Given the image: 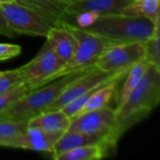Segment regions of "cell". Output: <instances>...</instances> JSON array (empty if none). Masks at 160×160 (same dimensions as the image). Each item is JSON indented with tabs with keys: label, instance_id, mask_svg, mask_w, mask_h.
Segmentation results:
<instances>
[{
	"label": "cell",
	"instance_id": "obj_23",
	"mask_svg": "<svg viewBox=\"0 0 160 160\" xmlns=\"http://www.w3.org/2000/svg\"><path fill=\"white\" fill-rule=\"evenodd\" d=\"M22 52V47L17 44L0 43V61H5L18 56Z\"/></svg>",
	"mask_w": 160,
	"mask_h": 160
},
{
	"label": "cell",
	"instance_id": "obj_5",
	"mask_svg": "<svg viewBox=\"0 0 160 160\" xmlns=\"http://www.w3.org/2000/svg\"><path fill=\"white\" fill-rule=\"evenodd\" d=\"M65 65L66 63L45 42L38 53L18 69L22 82L32 91L52 81Z\"/></svg>",
	"mask_w": 160,
	"mask_h": 160
},
{
	"label": "cell",
	"instance_id": "obj_7",
	"mask_svg": "<svg viewBox=\"0 0 160 160\" xmlns=\"http://www.w3.org/2000/svg\"><path fill=\"white\" fill-rule=\"evenodd\" d=\"M0 12L15 35L46 37L51 28L34 11L13 1L0 3Z\"/></svg>",
	"mask_w": 160,
	"mask_h": 160
},
{
	"label": "cell",
	"instance_id": "obj_6",
	"mask_svg": "<svg viewBox=\"0 0 160 160\" xmlns=\"http://www.w3.org/2000/svg\"><path fill=\"white\" fill-rule=\"evenodd\" d=\"M144 41L115 44L104 50L95 66L105 72L128 71L131 67L144 59Z\"/></svg>",
	"mask_w": 160,
	"mask_h": 160
},
{
	"label": "cell",
	"instance_id": "obj_19",
	"mask_svg": "<svg viewBox=\"0 0 160 160\" xmlns=\"http://www.w3.org/2000/svg\"><path fill=\"white\" fill-rule=\"evenodd\" d=\"M155 23H156V30L154 35L144 41V48H145L144 59L149 64L154 65L160 68V18L156 21Z\"/></svg>",
	"mask_w": 160,
	"mask_h": 160
},
{
	"label": "cell",
	"instance_id": "obj_10",
	"mask_svg": "<svg viewBox=\"0 0 160 160\" xmlns=\"http://www.w3.org/2000/svg\"><path fill=\"white\" fill-rule=\"evenodd\" d=\"M118 141L113 136L112 131L99 132V133H84L66 131L59 138L53 146L52 158H54L58 155L68 151L70 149L93 143H102L107 145L111 150H114Z\"/></svg>",
	"mask_w": 160,
	"mask_h": 160
},
{
	"label": "cell",
	"instance_id": "obj_17",
	"mask_svg": "<svg viewBox=\"0 0 160 160\" xmlns=\"http://www.w3.org/2000/svg\"><path fill=\"white\" fill-rule=\"evenodd\" d=\"M148 66H149V63L145 59H142L129 68L128 72L126 75L127 78L125 80L123 87L119 93L117 106L115 109L119 108L125 102L127 98L130 95V93L140 83V82L142 81V77L144 76V74L147 70Z\"/></svg>",
	"mask_w": 160,
	"mask_h": 160
},
{
	"label": "cell",
	"instance_id": "obj_16",
	"mask_svg": "<svg viewBox=\"0 0 160 160\" xmlns=\"http://www.w3.org/2000/svg\"><path fill=\"white\" fill-rule=\"evenodd\" d=\"M111 149L102 143H93L79 146L66 151L53 159L55 160H98L109 156Z\"/></svg>",
	"mask_w": 160,
	"mask_h": 160
},
{
	"label": "cell",
	"instance_id": "obj_25",
	"mask_svg": "<svg viewBox=\"0 0 160 160\" xmlns=\"http://www.w3.org/2000/svg\"><path fill=\"white\" fill-rule=\"evenodd\" d=\"M0 35L8 37V38H13L16 35L9 29L5 18L3 17L2 13L0 12Z\"/></svg>",
	"mask_w": 160,
	"mask_h": 160
},
{
	"label": "cell",
	"instance_id": "obj_14",
	"mask_svg": "<svg viewBox=\"0 0 160 160\" xmlns=\"http://www.w3.org/2000/svg\"><path fill=\"white\" fill-rule=\"evenodd\" d=\"M70 123L71 118L63 110L46 111L30 118L27 122V128L48 132H66Z\"/></svg>",
	"mask_w": 160,
	"mask_h": 160
},
{
	"label": "cell",
	"instance_id": "obj_3",
	"mask_svg": "<svg viewBox=\"0 0 160 160\" xmlns=\"http://www.w3.org/2000/svg\"><path fill=\"white\" fill-rule=\"evenodd\" d=\"M95 66V65H94ZM94 66L73 71L61 77L55 82L40 86L27 92L14 101L6 111L0 113V120H26L46 111V109L62 94V92L76 79L80 78Z\"/></svg>",
	"mask_w": 160,
	"mask_h": 160
},
{
	"label": "cell",
	"instance_id": "obj_9",
	"mask_svg": "<svg viewBox=\"0 0 160 160\" xmlns=\"http://www.w3.org/2000/svg\"><path fill=\"white\" fill-rule=\"evenodd\" d=\"M116 127V112L109 106L102 109L79 114L71 118V123L67 131L99 133L112 131L114 135ZM115 139L119 141L116 137Z\"/></svg>",
	"mask_w": 160,
	"mask_h": 160
},
{
	"label": "cell",
	"instance_id": "obj_26",
	"mask_svg": "<svg viewBox=\"0 0 160 160\" xmlns=\"http://www.w3.org/2000/svg\"><path fill=\"white\" fill-rule=\"evenodd\" d=\"M13 0H0V3H5V2H11Z\"/></svg>",
	"mask_w": 160,
	"mask_h": 160
},
{
	"label": "cell",
	"instance_id": "obj_11",
	"mask_svg": "<svg viewBox=\"0 0 160 160\" xmlns=\"http://www.w3.org/2000/svg\"><path fill=\"white\" fill-rule=\"evenodd\" d=\"M64 132H48L38 128H28L7 142L4 147L51 153L55 142Z\"/></svg>",
	"mask_w": 160,
	"mask_h": 160
},
{
	"label": "cell",
	"instance_id": "obj_22",
	"mask_svg": "<svg viewBox=\"0 0 160 160\" xmlns=\"http://www.w3.org/2000/svg\"><path fill=\"white\" fill-rule=\"evenodd\" d=\"M20 82H22V80L18 68L0 71V96L7 93Z\"/></svg>",
	"mask_w": 160,
	"mask_h": 160
},
{
	"label": "cell",
	"instance_id": "obj_18",
	"mask_svg": "<svg viewBox=\"0 0 160 160\" xmlns=\"http://www.w3.org/2000/svg\"><path fill=\"white\" fill-rule=\"evenodd\" d=\"M160 0H133L119 13L146 18L153 22L159 19Z\"/></svg>",
	"mask_w": 160,
	"mask_h": 160
},
{
	"label": "cell",
	"instance_id": "obj_8",
	"mask_svg": "<svg viewBox=\"0 0 160 160\" xmlns=\"http://www.w3.org/2000/svg\"><path fill=\"white\" fill-rule=\"evenodd\" d=\"M128 71L123 72H105L98 69L94 66L89 71L76 79L72 82L63 92L62 94L46 109V111H56L62 110L68 103L73 99L79 98L82 94L88 92L95 86L98 85L100 82H103L108 80H113L117 78L126 77ZM44 111V112H46Z\"/></svg>",
	"mask_w": 160,
	"mask_h": 160
},
{
	"label": "cell",
	"instance_id": "obj_20",
	"mask_svg": "<svg viewBox=\"0 0 160 160\" xmlns=\"http://www.w3.org/2000/svg\"><path fill=\"white\" fill-rule=\"evenodd\" d=\"M26 120H0V146L27 129Z\"/></svg>",
	"mask_w": 160,
	"mask_h": 160
},
{
	"label": "cell",
	"instance_id": "obj_2",
	"mask_svg": "<svg viewBox=\"0 0 160 160\" xmlns=\"http://www.w3.org/2000/svg\"><path fill=\"white\" fill-rule=\"evenodd\" d=\"M83 29L103 38L109 47L120 43L145 41L154 35L156 23L143 17L110 13L99 15L92 25Z\"/></svg>",
	"mask_w": 160,
	"mask_h": 160
},
{
	"label": "cell",
	"instance_id": "obj_12",
	"mask_svg": "<svg viewBox=\"0 0 160 160\" xmlns=\"http://www.w3.org/2000/svg\"><path fill=\"white\" fill-rule=\"evenodd\" d=\"M39 16L50 27L60 26L63 22H70L67 12L69 2L66 0H13Z\"/></svg>",
	"mask_w": 160,
	"mask_h": 160
},
{
	"label": "cell",
	"instance_id": "obj_24",
	"mask_svg": "<svg viewBox=\"0 0 160 160\" xmlns=\"http://www.w3.org/2000/svg\"><path fill=\"white\" fill-rule=\"evenodd\" d=\"M99 15L95 12H82L75 16L74 22H76L77 26L81 28H86L92 25Z\"/></svg>",
	"mask_w": 160,
	"mask_h": 160
},
{
	"label": "cell",
	"instance_id": "obj_21",
	"mask_svg": "<svg viewBox=\"0 0 160 160\" xmlns=\"http://www.w3.org/2000/svg\"><path fill=\"white\" fill-rule=\"evenodd\" d=\"M29 88L23 83L20 82L12 87L9 91L0 96V113L6 111L14 101L20 98L22 96L29 92Z\"/></svg>",
	"mask_w": 160,
	"mask_h": 160
},
{
	"label": "cell",
	"instance_id": "obj_15",
	"mask_svg": "<svg viewBox=\"0 0 160 160\" xmlns=\"http://www.w3.org/2000/svg\"><path fill=\"white\" fill-rule=\"evenodd\" d=\"M46 42L67 64L74 53V40L63 25L51 27L46 35Z\"/></svg>",
	"mask_w": 160,
	"mask_h": 160
},
{
	"label": "cell",
	"instance_id": "obj_1",
	"mask_svg": "<svg viewBox=\"0 0 160 160\" xmlns=\"http://www.w3.org/2000/svg\"><path fill=\"white\" fill-rule=\"evenodd\" d=\"M160 101V68L149 64L140 83L117 109L114 135L120 137L136 123L146 118Z\"/></svg>",
	"mask_w": 160,
	"mask_h": 160
},
{
	"label": "cell",
	"instance_id": "obj_27",
	"mask_svg": "<svg viewBox=\"0 0 160 160\" xmlns=\"http://www.w3.org/2000/svg\"><path fill=\"white\" fill-rule=\"evenodd\" d=\"M66 1H68V2H70V1H72V0H66Z\"/></svg>",
	"mask_w": 160,
	"mask_h": 160
},
{
	"label": "cell",
	"instance_id": "obj_13",
	"mask_svg": "<svg viewBox=\"0 0 160 160\" xmlns=\"http://www.w3.org/2000/svg\"><path fill=\"white\" fill-rule=\"evenodd\" d=\"M133 0H72L67 7V12L73 23L76 15L82 12H95L98 15L119 13Z\"/></svg>",
	"mask_w": 160,
	"mask_h": 160
},
{
	"label": "cell",
	"instance_id": "obj_4",
	"mask_svg": "<svg viewBox=\"0 0 160 160\" xmlns=\"http://www.w3.org/2000/svg\"><path fill=\"white\" fill-rule=\"evenodd\" d=\"M62 25L71 35L75 48L72 58L54 76L53 80L61 78L73 71L94 66L97 59L108 47V44L103 38L75 25L74 23L63 22Z\"/></svg>",
	"mask_w": 160,
	"mask_h": 160
}]
</instances>
